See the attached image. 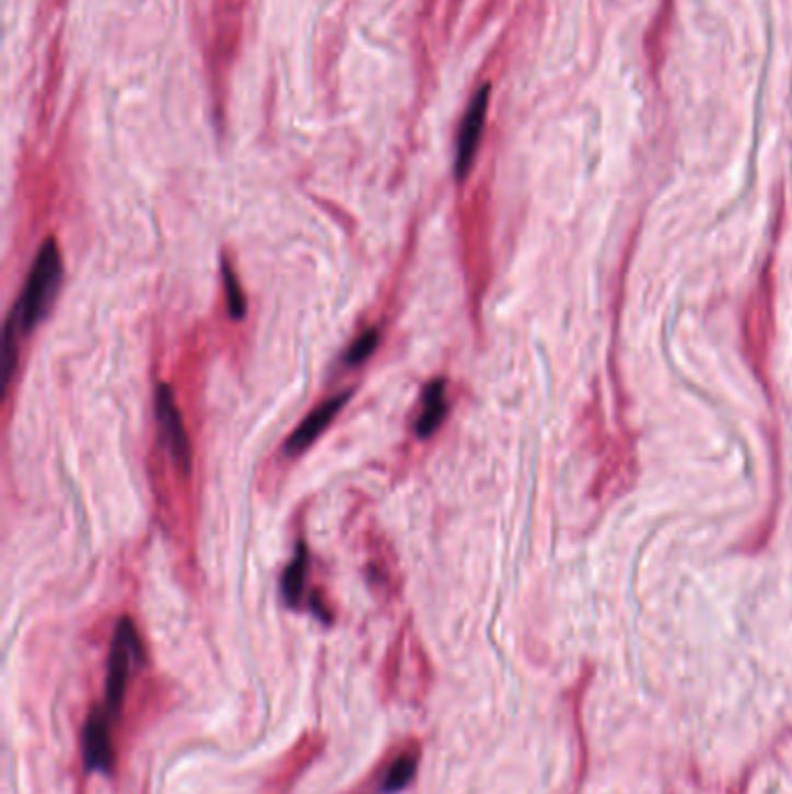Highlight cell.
<instances>
[{
  "label": "cell",
  "mask_w": 792,
  "mask_h": 794,
  "mask_svg": "<svg viewBox=\"0 0 792 794\" xmlns=\"http://www.w3.org/2000/svg\"><path fill=\"white\" fill-rule=\"evenodd\" d=\"M321 752H324V736L305 734L270 771L268 781L263 783V794H291L298 779L316 762Z\"/></svg>",
  "instance_id": "4"
},
{
  "label": "cell",
  "mask_w": 792,
  "mask_h": 794,
  "mask_svg": "<svg viewBox=\"0 0 792 794\" xmlns=\"http://www.w3.org/2000/svg\"><path fill=\"white\" fill-rule=\"evenodd\" d=\"M305 579H307V548L305 544H298L295 558L287 567L284 579H281V595H284L289 607H295V604H300V599H303Z\"/></svg>",
  "instance_id": "11"
},
{
  "label": "cell",
  "mask_w": 792,
  "mask_h": 794,
  "mask_svg": "<svg viewBox=\"0 0 792 794\" xmlns=\"http://www.w3.org/2000/svg\"><path fill=\"white\" fill-rule=\"evenodd\" d=\"M349 395L351 393L347 390V393H339V395L330 397L328 402L316 407L307 416V419L295 428V432L291 434V440L287 442V453H289V456H298V453H303L312 442H316L318 434L324 432L333 423V419L339 413V409H342L347 405Z\"/></svg>",
  "instance_id": "9"
},
{
  "label": "cell",
  "mask_w": 792,
  "mask_h": 794,
  "mask_svg": "<svg viewBox=\"0 0 792 794\" xmlns=\"http://www.w3.org/2000/svg\"><path fill=\"white\" fill-rule=\"evenodd\" d=\"M84 762L93 771L112 773L117 762L115 734H112V711L107 707H93L89 711L82 734Z\"/></svg>",
  "instance_id": "5"
},
{
  "label": "cell",
  "mask_w": 792,
  "mask_h": 794,
  "mask_svg": "<svg viewBox=\"0 0 792 794\" xmlns=\"http://www.w3.org/2000/svg\"><path fill=\"white\" fill-rule=\"evenodd\" d=\"M61 279H63V260L59 244L54 240H45L40 252H37L33 260L26 287L22 295H19L8 324L16 332L33 330L49 314L56 295H59Z\"/></svg>",
  "instance_id": "2"
},
{
  "label": "cell",
  "mask_w": 792,
  "mask_h": 794,
  "mask_svg": "<svg viewBox=\"0 0 792 794\" xmlns=\"http://www.w3.org/2000/svg\"><path fill=\"white\" fill-rule=\"evenodd\" d=\"M221 272H223V283H225V302H229V314H231V318L237 320L247 314V300H244L237 275L231 268L229 260L221 262Z\"/></svg>",
  "instance_id": "12"
},
{
  "label": "cell",
  "mask_w": 792,
  "mask_h": 794,
  "mask_svg": "<svg viewBox=\"0 0 792 794\" xmlns=\"http://www.w3.org/2000/svg\"><path fill=\"white\" fill-rule=\"evenodd\" d=\"M376 345H380V330H368V332H363V335L358 337L356 342L349 347V351H347V355H345L347 365H361V363H365L368 358L374 353Z\"/></svg>",
  "instance_id": "13"
},
{
  "label": "cell",
  "mask_w": 792,
  "mask_h": 794,
  "mask_svg": "<svg viewBox=\"0 0 792 794\" xmlns=\"http://www.w3.org/2000/svg\"><path fill=\"white\" fill-rule=\"evenodd\" d=\"M446 386L442 380L432 382L426 386L423 390V407H421V416H419V423H417V432L419 437H430L432 432H435L444 416H446Z\"/></svg>",
  "instance_id": "10"
},
{
  "label": "cell",
  "mask_w": 792,
  "mask_h": 794,
  "mask_svg": "<svg viewBox=\"0 0 792 794\" xmlns=\"http://www.w3.org/2000/svg\"><path fill=\"white\" fill-rule=\"evenodd\" d=\"M421 762V746L417 742H409L403 748L393 750L388 762L380 769L374 779V785L368 794H395L405 790L419 771Z\"/></svg>",
  "instance_id": "7"
},
{
  "label": "cell",
  "mask_w": 792,
  "mask_h": 794,
  "mask_svg": "<svg viewBox=\"0 0 792 794\" xmlns=\"http://www.w3.org/2000/svg\"><path fill=\"white\" fill-rule=\"evenodd\" d=\"M486 109H488V86L479 89L475 101L469 103V109L465 112V119H463V126H461V136H458V151H456V175H458V179L467 177L469 167H473V161L477 156L484 124H486Z\"/></svg>",
  "instance_id": "8"
},
{
  "label": "cell",
  "mask_w": 792,
  "mask_h": 794,
  "mask_svg": "<svg viewBox=\"0 0 792 794\" xmlns=\"http://www.w3.org/2000/svg\"><path fill=\"white\" fill-rule=\"evenodd\" d=\"M142 662H144V651H142V641L133 626V620L121 618L117 622L115 639H112V649H109V659H107V684L105 686H107V709L112 713L121 711V707L126 702L130 676H133V669L140 667Z\"/></svg>",
  "instance_id": "3"
},
{
  "label": "cell",
  "mask_w": 792,
  "mask_h": 794,
  "mask_svg": "<svg viewBox=\"0 0 792 794\" xmlns=\"http://www.w3.org/2000/svg\"><path fill=\"white\" fill-rule=\"evenodd\" d=\"M777 330V244L767 256L742 314V347L756 380L767 388Z\"/></svg>",
  "instance_id": "1"
},
{
  "label": "cell",
  "mask_w": 792,
  "mask_h": 794,
  "mask_svg": "<svg viewBox=\"0 0 792 794\" xmlns=\"http://www.w3.org/2000/svg\"><path fill=\"white\" fill-rule=\"evenodd\" d=\"M156 416H159V428H161L170 458L175 460V465L184 471V475H188V471H191V442H188V434H186V428L182 421V413L177 409L175 395L165 384L159 386V393H156Z\"/></svg>",
  "instance_id": "6"
}]
</instances>
